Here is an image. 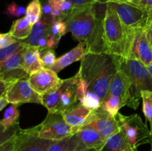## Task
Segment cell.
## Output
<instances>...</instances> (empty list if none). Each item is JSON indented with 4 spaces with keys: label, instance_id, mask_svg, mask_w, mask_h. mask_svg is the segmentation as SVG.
Returning a JSON list of instances; mask_svg holds the SVG:
<instances>
[{
    "label": "cell",
    "instance_id": "obj_1",
    "mask_svg": "<svg viewBox=\"0 0 152 151\" xmlns=\"http://www.w3.org/2000/svg\"><path fill=\"white\" fill-rule=\"evenodd\" d=\"M118 56L106 53H86L78 73L86 80L88 91L97 95L102 102L108 95L110 84L118 70Z\"/></svg>",
    "mask_w": 152,
    "mask_h": 151
},
{
    "label": "cell",
    "instance_id": "obj_2",
    "mask_svg": "<svg viewBox=\"0 0 152 151\" xmlns=\"http://www.w3.org/2000/svg\"><path fill=\"white\" fill-rule=\"evenodd\" d=\"M67 30L80 42L86 44V53H104L102 21L96 14L95 5L76 8L64 20Z\"/></svg>",
    "mask_w": 152,
    "mask_h": 151
},
{
    "label": "cell",
    "instance_id": "obj_3",
    "mask_svg": "<svg viewBox=\"0 0 152 151\" xmlns=\"http://www.w3.org/2000/svg\"><path fill=\"white\" fill-rule=\"evenodd\" d=\"M102 21L104 53L129 58L136 30L126 28L118 15L108 4Z\"/></svg>",
    "mask_w": 152,
    "mask_h": 151
},
{
    "label": "cell",
    "instance_id": "obj_4",
    "mask_svg": "<svg viewBox=\"0 0 152 151\" xmlns=\"http://www.w3.org/2000/svg\"><path fill=\"white\" fill-rule=\"evenodd\" d=\"M119 68L132 83L131 102L129 107L136 110L140 105L141 93L152 92V77L145 64L136 59L118 56Z\"/></svg>",
    "mask_w": 152,
    "mask_h": 151
},
{
    "label": "cell",
    "instance_id": "obj_5",
    "mask_svg": "<svg viewBox=\"0 0 152 151\" xmlns=\"http://www.w3.org/2000/svg\"><path fill=\"white\" fill-rule=\"evenodd\" d=\"M80 80L78 73L71 78L64 79L59 87L42 96V105L48 113H62L79 102L77 87Z\"/></svg>",
    "mask_w": 152,
    "mask_h": 151
},
{
    "label": "cell",
    "instance_id": "obj_6",
    "mask_svg": "<svg viewBox=\"0 0 152 151\" xmlns=\"http://www.w3.org/2000/svg\"><path fill=\"white\" fill-rule=\"evenodd\" d=\"M116 118L128 141L135 150L141 145L148 144L151 130L138 114L127 116L118 113Z\"/></svg>",
    "mask_w": 152,
    "mask_h": 151
},
{
    "label": "cell",
    "instance_id": "obj_7",
    "mask_svg": "<svg viewBox=\"0 0 152 151\" xmlns=\"http://www.w3.org/2000/svg\"><path fill=\"white\" fill-rule=\"evenodd\" d=\"M39 126V136L41 138L53 141L74 136L80 127H71L65 122L62 113H48L44 121Z\"/></svg>",
    "mask_w": 152,
    "mask_h": 151
},
{
    "label": "cell",
    "instance_id": "obj_8",
    "mask_svg": "<svg viewBox=\"0 0 152 151\" xmlns=\"http://www.w3.org/2000/svg\"><path fill=\"white\" fill-rule=\"evenodd\" d=\"M113 7L126 28L132 30L145 28L148 24V14L140 5L129 2H108Z\"/></svg>",
    "mask_w": 152,
    "mask_h": 151
},
{
    "label": "cell",
    "instance_id": "obj_9",
    "mask_svg": "<svg viewBox=\"0 0 152 151\" xmlns=\"http://www.w3.org/2000/svg\"><path fill=\"white\" fill-rule=\"evenodd\" d=\"M39 126L28 129L20 127L15 134V151H47L56 141L41 138Z\"/></svg>",
    "mask_w": 152,
    "mask_h": 151
},
{
    "label": "cell",
    "instance_id": "obj_10",
    "mask_svg": "<svg viewBox=\"0 0 152 151\" xmlns=\"http://www.w3.org/2000/svg\"><path fill=\"white\" fill-rule=\"evenodd\" d=\"M4 96L11 105L19 106L25 103H36L42 105V97L34 90L28 79L19 80L12 84Z\"/></svg>",
    "mask_w": 152,
    "mask_h": 151
},
{
    "label": "cell",
    "instance_id": "obj_11",
    "mask_svg": "<svg viewBox=\"0 0 152 151\" xmlns=\"http://www.w3.org/2000/svg\"><path fill=\"white\" fill-rule=\"evenodd\" d=\"M85 124L93 126L105 141L121 130L116 117L110 115L102 107L92 110L83 125Z\"/></svg>",
    "mask_w": 152,
    "mask_h": 151
},
{
    "label": "cell",
    "instance_id": "obj_12",
    "mask_svg": "<svg viewBox=\"0 0 152 151\" xmlns=\"http://www.w3.org/2000/svg\"><path fill=\"white\" fill-rule=\"evenodd\" d=\"M23 50L10 55L0 64V80L15 83L21 79H28L30 76L22 67Z\"/></svg>",
    "mask_w": 152,
    "mask_h": 151
},
{
    "label": "cell",
    "instance_id": "obj_13",
    "mask_svg": "<svg viewBox=\"0 0 152 151\" xmlns=\"http://www.w3.org/2000/svg\"><path fill=\"white\" fill-rule=\"evenodd\" d=\"M28 81L34 90L42 96L56 90L62 84L64 79H61L54 71L49 68H44L30 75Z\"/></svg>",
    "mask_w": 152,
    "mask_h": 151
},
{
    "label": "cell",
    "instance_id": "obj_14",
    "mask_svg": "<svg viewBox=\"0 0 152 151\" xmlns=\"http://www.w3.org/2000/svg\"><path fill=\"white\" fill-rule=\"evenodd\" d=\"M129 58L138 59L146 66L152 63V47L145 28L136 30Z\"/></svg>",
    "mask_w": 152,
    "mask_h": 151
},
{
    "label": "cell",
    "instance_id": "obj_15",
    "mask_svg": "<svg viewBox=\"0 0 152 151\" xmlns=\"http://www.w3.org/2000/svg\"><path fill=\"white\" fill-rule=\"evenodd\" d=\"M132 83L126 74L119 68L111 81L108 95H114L120 98L123 106H129L131 102Z\"/></svg>",
    "mask_w": 152,
    "mask_h": 151
},
{
    "label": "cell",
    "instance_id": "obj_16",
    "mask_svg": "<svg viewBox=\"0 0 152 151\" xmlns=\"http://www.w3.org/2000/svg\"><path fill=\"white\" fill-rule=\"evenodd\" d=\"M22 67L29 76L45 68L42 59V51L38 47L27 46L24 49Z\"/></svg>",
    "mask_w": 152,
    "mask_h": 151
},
{
    "label": "cell",
    "instance_id": "obj_17",
    "mask_svg": "<svg viewBox=\"0 0 152 151\" xmlns=\"http://www.w3.org/2000/svg\"><path fill=\"white\" fill-rule=\"evenodd\" d=\"M77 134L87 149H96L102 151L105 141L93 126L90 124L81 126L79 128Z\"/></svg>",
    "mask_w": 152,
    "mask_h": 151
},
{
    "label": "cell",
    "instance_id": "obj_18",
    "mask_svg": "<svg viewBox=\"0 0 152 151\" xmlns=\"http://www.w3.org/2000/svg\"><path fill=\"white\" fill-rule=\"evenodd\" d=\"M86 53V44L84 42H80L77 47L73 48L67 53L64 54L59 59H56V62L53 66L49 69L54 71L55 73H59L74 62L82 60L83 56Z\"/></svg>",
    "mask_w": 152,
    "mask_h": 151
},
{
    "label": "cell",
    "instance_id": "obj_19",
    "mask_svg": "<svg viewBox=\"0 0 152 151\" xmlns=\"http://www.w3.org/2000/svg\"><path fill=\"white\" fill-rule=\"evenodd\" d=\"M91 111V110L83 106L79 102L62 114L65 122L68 125L80 127L84 124Z\"/></svg>",
    "mask_w": 152,
    "mask_h": 151
},
{
    "label": "cell",
    "instance_id": "obj_20",
    "mask_svg": "<svg viewBox=\"0 0 152 151\" xmlns=\"http://www.w3.org/2000/svg\"><path fill=\"white\" fill-rule=\"evenodd\" d=\"M51 25L52 19L50 16L42 15L41 19L35 25H33L32 30H31L29 37L22 41L27 46L36 47L37 41L40 38L50 35Z\"/></svg>",
    "mask_w": 152,
    "mask_h": 151
},
{
    "label": "cell",
    "instance_id": "obj_21",
    "mask_svg": "<svg viewBox=\"0 0 152 151\" xmlns=\"http://www.w3.org/2000/svg\"><path fill=\"white\" fill-rule=\"evenodd\" d=\"M88 149L86 147L78 134L56 141L52 144L47 151H86Z\"/></svg>",
    "mask_w": 152,
    "mask_h": 151
},
{
    "label": "cell",
    "instance_id": "obj_22",
    "mask_svg": "<svg viewBox=\"0 0 152 151\" xmlns=\"http://www.w3.org/2000/svg\"><path fill=\"white\" fill-rule=\"evenodd\" d=\"M102 151H137L128 141L124 132L120 130L105 141Z\"/></svg>",
    "mask_w": 152,
    "mask_h": 151
},
{
    "label": "cell",
    "instance_id": "obj_23",
    "mask_svg": "<svg viewBox=\"0 0 152 151\" xmlns=\"http://www.w3.org/2000/svg\"><path fill=\"white\" fill-rule=\"evenodd\" d=\"M33 25L30 23L28 18L24 16L13 22L9 33L18 41H23L29 37Z\"/></svg>",
    "mask_w": 152,
    "mask_h": 151
},
{
    "label": "cell",
    "instance_id": "obj_24",
    "mask_svg": "<svg viewBox=\"0 0 152 151\" xmlns=\"http://www.w3.org/2000/svg\"><path fill=\"white\" fill-rule=\"evenodd\" d=\"M19 111L18 105H11L6 109L4 113V116L0 120V127L3 129H8L19 123Z\"/></svg>",
    "mask_w": 152,
    "mask_h": 151
},
{
    "label": "cell",
    "instance_id": "obj_25",
    "mask_svg": "<svg viewBox=\"0 0 152 151\" xmlns=\"http://www.w3.org/2000/svg\"><path fill=\"white\" fill-rule=\"evenodd\" d=\"M123 105L120 97L114 95H108L106 99L102 102L101 107L108 112L110 115L116 117L119 110L121 107H123Z\"/></svg>",
    "mask_w": 152,
    "mask_h": 151
},
{
    "label": "cell",
    "instance_id": "obj_26",
    "mask_svg": "<svg viewBox=\"0 0 152 151\" xmlns=\"http://www.w3.org/2000/svg\"><path fill=\"white\" fill-rule=\"evenodd\" d=\"M25 16L32 25L41 19L42 16V7L39 0H32L26 8Z\"/></svg>",
    "mask_w": 152,
    "mask_h": 151
},
{
    "label": "cell",
    "instance_id": "obj_27",
    "mask_svg": "<svg viewBox=\"0 0 152 151\" xmlns=\"http://www.w3.org/2000/svg\"><path fill=\"white\" fill-rule=\"evenodd\" d=\"M142 100V111L145 118L150 124V130L152 133V92L142 91L141 93Z\"/></svg>",
    "mask_w": 152,
    "mask_h": 151
},
{
    "label": "cell",
    "instance_id": "obj_28",
    "mask_svg": "<svg viewBox=\"0 0 152 151\" xmlns=\"http://www.w3.org/2000/svg\"><path fill=\"white\" fill-rule=\"evenodd\" d=\"M80 102L83 106L86 107L91 110L99 109L101 107L102 105V100L96 94L90 91H88L86 96L80 101Z\"/></svg>",
    "mask_w": 152,
    "mask_h": 151
},
{
    "label": "cell",
    "instance_id": "obj_29",
    "mask_svg": "<svg viewBox=\"0 0 152 151\" xmlns=\"http://www.w3.org/2000/svg\"><path fill=\"white\" fill-rule=\"evenodd\" d=\"M27 47L26 44L22 41H19L18 42L15 43L13 45L4 49H0V64L5 60L7 57L13 53L22 50Z\"/></svg>",
    "mask_w": 152,
    "mask_h": 151
},
{
    "label": "cell",
    "instance_id": "obj_30",
    "mask_svg": "<svg viewBox=\"0 0 152 151\" xmlns=\"http://www.w3.org/2000/svg\"><path fill=\"white\" fill-rule=\"evenodd\" d=\"M68 33L66 23L64 20H57L52 22L50 28V35L53 36L56 38L60 39L63 36Z\"/></svg>",
    "mask_w": 152,
    "mask_h": 151
},
{
    "label": "cell",
    "instance_id": "obj_31",
    "mask_svg": "<svg viewBox=\"0 0 152 151\" xmlns=\"http://www.w3.org/2000/svg\"><path fill=\"white\" fill-rule=\"evenodd\" d=\"M53 5L56 6L62 14L65 16V19L74 10V7L72 3L68 0H50Z\"/></svg>",
    "mask_w": 152,
    "mask_h": 151
},
{
    "label": "cell",
    "instance_id": "obj_32",
    "mask_svg": "<svg viewBox=\"0 0 152 151\" xmlns=\"http://www.w3.org/2000/svg\"><path fill=\"white\" fill-rule=\"evenodd\" d=\"M4 13L8 16L19 17L26 14V9L22 6L18 5L16 2H12L11 4L7 5Z\"/></svg>",
    "mask_w": 152,
    "mask_h": 151
},
{
    "label": "cell",
    "instance_id": "obj_33",
    "mask_svg": "<svg viewBox=\"0 0 152 151\" xmlns=\"http://www.w3.org/2000/svg\"><path fill=\"white\" fill-rule=\"evenodd\" d=\"M19 127V123L8 129H3L2 127H0V145L2 144L4 142L8 140L9 139H10L12 136H14Z\"/></svg>",
    "mask_w": 152,
    "mask_h": 151
},
{
    "label": "cell",
    "instance_id": "obj_34",
    "mask_svg": "<svg viewBox=\"0 0 152 151\" xmlns=\"http://www.w3.org/2000/svg\"><path fill=\"white\" fill-rule=\"evenodd\" d=\"M44 50V53L42 55V59L45 68H50V67L54 65L57 59L56 58L53 49L48 48Z\"/></svg>",
    "mask_w": 152,
    "mask_h": 151
},
{
    "label": "cell",
    "instance_id": "obj_35",
    "mask_svg": "<svg viewBox=\"0 0 152 151\" xmlns=\"http://www.w3.org/2000/svg\"><path fill=\"white\" fill-rule=\"evenodd\" d=\"M18 40L13 38L8 33H0V49H4L18 42Z\"/></svg>",
    "mask_w": 152,
    "mask_h": 151
},
{
    "label": "cell",
    "instance_id": "obj_36",
    "mask_svg": "<svg viewBox=\"0 0 152 151\" xmlns=\"http://www.w3.org/2000/svg\"><path fill=\"white\" fill-rule=\"evenodd\" d=\"M88 91V86L87 82H86V80H84L80 76V80H79L77 87V96L79 102L86 96Z\"/></svg>",
    "mask_w": 152,
    "mask_h": 151
},
{
    "label": "cell",
    "instance_id": "obj_37",
    "mask_svg": "<svg viewBox=\"0 0 152 151\" xmlns=\"http://www.w3.org/2000/svg\"><path fill=\"white\" fill-rule=\"evenodd\" d=\"M74 5V9L86 7L90 5H96L99 3V0H68Z\"/></svg>",
    "mask_w": 152,
    "mask_h": 151
},
{
    "label": "cell",
    "instance_id": "obj_38",
    "mask_svg": "<svg viewBox=\"0 0 152 151\" xmlns=\"http://www.w3.org/2000/svg\"><path fill=\"white\" fill-rule=\"evenodd\" d=\"M0 151H15V135L0 145Z\"/></svg>",
    "mask_w": 152,
    "mask_h": 151
},
{
    "label": "cell",
    "instance_id": "obj_39",
    "mask_svg": "<svg viewBox=\"0 0 152 151\" xmlns=\"http://www.w3.org/2000/svg\"><path fill=\"white\" fill-rule=\"evenodd\" d=\"M140 5L146 10L148 14V22H151L152 21V0H143Z\"/></svg>",
    "mask_w": 152,
    "mask_h": 151
},
{
    "label": "cell",
    "instance_id": "obj_40",
    "mask_svg": "<svg viewBox=\"0 0 152 151\" xmlns=\"http://www.w3.org/2000/svg\"><path fill=\"white\" fill-rule=\"evenodd\" d=\"M13 84H14V83L0 80V98L5 95L7 90Z\"/></svg>",
    "mask_w": 152,
    "mask_h": 151
},
{
    "label": "cell",
    "instance_id": "obj_41",
    "mask_svg": "<svg viewBox=\"0 0 152 151\" xmlns=\"http://www.w3.org/2000/svg\"><path fill=\"white\" fill-rule=\"evenodd\" d=\"M52 11V4L50 0H48L47 3L42 7V15L44 16H50Z\"/></svg>",
    "mask_w": 152,
    "mask_h": 151
},
{
    "label": "cell",
    "instance_id": "obj_42",
    "mask_svg": "<svg viewBox=\"0 0 152 151\" xmlns=\"http://www.w3.org/2000/svg\"><path fill=\"white\" fill-rule=\"evenodd\" d=\"M145 31H146L148 39V41H149L150 44H151L152 47V21L148 22V24H147L146 26H145Z\"/></svg>",
    "mask_w": 152,
    "mask_h": 151
},
{
    "label": "cell",
    "instance_id": "obj_43",
    "mask_svg": "<svg viewBox=\"0 0 152 151\" xmlns=\"http://www.w3.org/2000/svg\"><path fill=\"white\" fill-rule=\"evenodd\" d=\"M8 102L6 99L5 96H2V97L0 98V111L2 110L7 105H8Z\"/></svg>",
    "mask_w": 152,
    "mask_h": 151
},
{
    "label": "cell",
    "instance_id": "obj_44",
    "mask_svg": "<svg viewBox=\"0 0 152 151\" xmlns=\"http://www.w3.org/2000/svg\"><path fill=\"white\" fill-rule=\"evenodd\" d=\"M142 1H143V0H132V3L140 5V4Z\"/></svg>",
    "mask_w": 152,
    "mask_h": 151
},
{
    "label": "cell",
    "instance_id": "obj_45",
    "mask_svg": "<svg viewBox=\"0 0 152 151\" xmlns=\"http://www.w3.org/2000/svg\"><path fill=\"white\" fill-rule=\"evenodd\" d=\"M148 144H150V151H152V133H151V136H150L149 142Z\"/></svg>",
    "mask_w": 152,
    "mask_h": 151
},
{
    "label": "cell",
    "instance_id": "obj_46",
    "mask_svg": "<svg viewBox=\"0 0 152 151\" xmlns=\"http://www.w3.org/2000/svg\"><path fill=\"white\" fill-rule=\"evenodd\" d=\"M147 68H148V71H149L150 74H151V77H152V63L150 64L149 65H148V66H147Z\"/></svg>",
    "mask_w": 152,
    "mask_h": 151
},
{
    "label": "cell",
    "instance_id": "obj_47",
    "mask_svg": "<svg viewBox=\"0 0 152 151\" xmlns=\"http://www.w3.org/2000/svg\"><path fill=\"white\" fill-rule=\"evenodd\" d=\"M86 151H101V150H96V149H88Z\"/></svg>",
    "mask_w": 152,
    "mask_h": 151
}]
</instances>
